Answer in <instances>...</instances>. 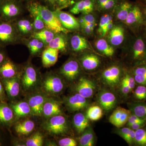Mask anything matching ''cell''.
Here are the masks:
<instances>
[{
    "label": "cell",
    "instance_id": "cell-1",
    "mask_svg": "<svg viewBox=\"0 0 146 146\" xmlns=\"http://www.w3.org/2000/svg\"><path fill=\"white\" fill-rule=\"evenodd\" d=\"M127 69L146 63V37L143 31L131 34L122 48Z\"/></svg>",
    "mask_w": 146,
    "mask_h": 146
},
{
    "label": "cell",
    "instance_id": "cell-2",
    "mask_svg": "<svg viewBox=\"0 0 146 146\" xmlns=\"http://www.w3.org/2000/svg\"><path fill=\"white\" fill-rule=\"evenodd\" d=\"M27 9L31 13H36L40 16L44 22L46 28L55 33H64L66 34L70 33L63 27L54 11L47 6L35 2H29Z\"/></svg>",
    "mask_w": 146,
    "mask_h": 146
},
{
    "label": "cell",
    "instance_id": "cell-3",
    "mask_svg": "<svg viewBox=\"0 0 146 146\" xmlns=\"http://www.w3.org/2000/svg\"><path fill=\"white\" fill-rule=\"evenodd\" d=\"M123 24L131 34L134 35L139 34L146 26L141 7L137 0L133 2L127 18Z\"/></svg>",
    "mask_w": 146,
    "mask_h": 146
},
{
    "label": "cell",
    "instance_id": "cell-4",
    "mask_svg": "<svg viewBox=\"0 0 146 146\" xmlns=\"http://www.w3.org/2000/svg\"><path fill=\"white\" fill-rule=\"evenodd\" d=\"M123 23L115 22L106 38L115 49H122L131 35Z\"/></svg>",
    "mask_w": 146,
    "mask_h": 146
},
{
    "label": "cell",
    "instance_id": "cell-5",
    "mask_svg": "<svg viewBox=\"0 0 146 146\" xmlns=\"http://www.w3.org/2000/svg\"><path fill=\"white\" fill-rule=\"evenodd\" d=\"M125 69L119 63H113L104 69L101 78L106 84L115 88L120 84Z\"/></svg>",
    "mask_w": 146,
    "mask_h": 146
},
{
    "label": "cell",
    "instance_id": "cell-6",
    "mask_svg": "<svg viewBox=\"0 0 146 146\" xmlns=\"http://www.w3.org/2000/svg\"><path fill=\"white\" fill-rule=\"evenodd\" d=\"M68 47L75 52L81 54L86 52H93L97 53L86 37L77 32H75L68 37Z\"/></svg>",
    "mask_w": 146,
    "mask_h": 146
},
{
    "label": "cell",
    "instance_id": "cell-7",
    "mask_svg": "<svg viewBox=\"0 0 146 146\" xmlns=\"http://www.w3.org/2000/svg\"><path fill=\"white\" fill-rule=\"evenodd\" d=\"M18 33L16 26L11 21L0 22V46L16 43L18 39Z\"/></svg>",
    "mask_w": 146,
    "mask_h": 146
},
{
    "label": "cell",
    "instance_id": "cell-8",
    "mask_svg": "<svg viewBox=\"0 0 146 146\" xmlns=\"http://www.w3.org/2000/svg\"><path fill=\"white\" fill-rule=\"evenodd\" d=\"M101 55L93 52L81 53L78 59L82 68L87 72H94L101 67L102 61Z\"/></svg>",
    "mask_w": 146,
    "mask_h": 146
},
{
    "label": "cell",
    "instance_id": "cell-9",
    "mask_svg": "<svg viewBox=\"0 0 146 146\" xmlns=\"http://www.w3.org/2000/svg\"><path fill=\"white\" fill-rule=\"evenodd\" d=\"M22 11L20 3L16 0H9L0 3V16L3 21H10Z\"/></svg>",
    "mask_w": 146,
    "mask_h": 146
},
{
    "label": "cell",
    "instance_id": "cell-10",
    "mask_svg": "<svg viewBox=\"0 0 146 146\" xmlns=\"http://www.w3.org/2000/svg\"><path fill=\"white\" fill-rule=\"evenodd\" d=\"M82 67L78 60L72 58L63 65L60 73L69 81H74L80 75Z\"/></svg>",
    "mask_w": 146,
    "mask_h": 146
},
{
    "label": "cell",
    "instance_id": "cell-11",
    "mask_svg": "<svg viewBox=\"0 0 146 146\" xmlns=\"http://www.w3.org/2000/svg\"><path fill=\"white\" fill-rule=\"evenodd\" d=\"M54 12L63 27L71 32L80 30V25L78 18L71 13L56 9Z\"/></svg>",
    "mask_w": 146,
    "mask_h": 146
},
{
    "label": "cell",
    "instance_id": "cell-12",
    "mask_svg": "<svg viewBox=\"0 0 146 146\" xmlns=\"http://www.w3.org/2000/svg\"><path fill=\"white\" fill-rule=\"evenodd\" d=\"M96 30L97 37H106L115 24L112 12L101 13Z\"/></svg>",
    "mask_w": 146,
    "mask_h": 146
},
{
    "label": "cell",
    "instance_id": "cell-13",
    "mask_svg": "<svg viewBox=\"0 0 146 146\" xmlns=\"http://www.w3.org/2000/svg\"><path fill=\"white\" fill-rule=\"evenodd\" d=\"M46 129L53 134L58 135L65 133L68 129L66 119L59 115L53 116L46 124Z\"/></svg>",
    "mask_w": 146,
    "mask_h": 146
},
{
    "label": "cell",
    "instance_id": "cell-14",
    "mask_svg": "<svg viewBox=\"0 0 146 146\" xmlns=\"http://www.w3.org/2000/svg\"><path fill=\"white\" fill-rule=\"evenodd\" d=\"M75 90L78 94L86 98H89L93 96L96 92V84L91 79L82 77L76 84Z\"/></svg>",
    "mask_w": 146,
    "mask_h": 146
},
{
    "label": "cell",
    "instance_id": "cell-15",
    "mask_svg": "<svg viewBox=\"0 0 146 146\" xmlns=\"http://www.w3.org/2000/svg\"><path fill=\"white\" fill-rule=\"evenodd\" d=\"M70 7V12L73 14H87L96 11V0H76Z\"/></svg>",
    "mask_w": 146,
    "mask_h": 146
},
{
    "label": "cell",
    "instance_id": "cell-16",
    "mask_svg": "<svg viewBox=\"0 0 146 146\" xmlns=\"http://www.w3.org/2000/svg\"><path fill=\"white\" fill-rule=\"evenodd\" d=\"M97 100L102 109L106 111L112 110L117 103L116 95L111 91L105 89L100 91Z\"/></svg>",
    "mask_w": 146,
    "mask_h": 146
},
{
    "label": "cell",
    "instance_id": "cell-17",
    "mask_svg": "<svg viewBox=\"0 0 146 146\" xmlns=\"http://www.w3.org/2000/svg\"><path fill=\"white\" fill-rule=\"evenodd\" d=\"M91 44L96 52L102 56L111 58L115 54L116 49L110 44L106 37H97Z\"/></svg>",
    "mask_w": 146,
    "mask_h": 146
},
{
    "label": "cell",
    "instance_id": "cell-18",
    "mask_svg": "<svg viewBox=\"0 0 146 146\" xmlns=\"http://www.w3.org/2000/svg\"><path fill=\"white\" fill-rule=\"evenodd\" d=\"M133 2L130 0H121L113 10V18L115 22L123 23L127 18Z\"/></svg>",
    "mask_w": 146,
    "mask_h": 146
},
{
    "label": "cell",
    "instance_id": "cell-19",
    "mask_svg": "<svg viewBox=\"0 0 146 146\" xmlns=\"http://www.w3.org/2000/svg\"><path fill=\"white\" fill-rule=\"evenodd\" d=\"M131 114V112L129 110L118 107L110 117L109 122L118 128L122 127L126 124Z\"/></svg>",
    "mask_w": 146,
    "mask_h": 146
},
{
    "label": "cell",
    "instance_id": "cell-20",
    "mask_svg": "<svg viewBox=\"0 0 146 146\" xmlns=\"http://www.w3.org/2000/svg\"><path fill=\"white\" fill-rule=\"evenodd\" d=\"M43 87L47 92L57 94L63 90L64 85L62 80L56 76H50L45 80Z\"/></svg>",
    "mask_w": 146,
    "mask_h": 146
},
{
    "label": "cell",
    "instance_id": "cell-21",
    "mask_svg": "<svg viewBox=\"0 0 146 146\" xmlns=\"http://www.w3.org/2000/svg\"><path fill=\"white\" fill-rule=\"evenodd\" d=\"M87 99L77 93L69 97L67 99V106L73 111H79L84 109L88 106L89 102Z\"/></svg>",
    "mask_w": 146,
    "mask_h": 146
},
{
    "label": "cell",
    "instance_id": "cell-22",
    "mask_svg": "<svg viewBox=\"0 0 146 146\" xmlns=\"http://www.w3.org/2000/svg\"><path fill=\"white\" fill-rule=\"evenodd\" d=\"M68 34L64 33H56L53 39L47 46L50 48L56 49L59 51L66 52L69 47Z\"/></svg>",
    "mask_w": 146,
    "mask_h": 146
},
{
    "label": "cell",
    "instance_id": "cell-23",
    "mask_svg": "<svg viewBox=\"0 0 146 146\" xmlns=\"http://www.w3.org/2000/svg\"><path fill=\"white\" fill-rule=\"evenodd\" d=\"M17 73L16 65L9 59H7L0 65V77L3 79L15 77Z\"/></svg>",
    "mask_w": 146,
    "mask_h": 146
},
{
    "label": "cell",
    "instance_id": "cell-24",
    "mask_svg": "<svg viewBox=\"0 0 146 146\" xmlns=\"http://www.w3.org/2000/svg\"><path fill=\"white\" fill-rule=\"evenodd\" d=\"M59 51L56 49L47 47L42 54V62L44 67H50L57 62Z\"/></svg>",
    "mask_w": 146,
    "mask_h": 146
},
{
    "label": "cell",
    "instance_id": "cell-25",
    "mask_svg": "<svg viewBox=\"0 0 146 146\" xmlns=\"http://www.w3.org/2000/svg\"><path fill=\"white\" fill-rule=\"evenodd\" d=\"M127 69L133 76L136 84L146 86V63Z\"/></svg>",
    "mask_w": 146,
    "mask_h": 146
},
{
    "label": "cell",
    "instance_id": "cell-26",
    "mask_svg": "<svg viewBox=\"0 0 146 146\" xmlns=\"http://www.w3.org/2000/svg\"><path fill=\"white\" fill-rule=\"evenodd\" d=\"M46 98L41 95H36L31 97L29 101L31 112L35 116H40L42 113Z\"/></svg>",
    "mask_w": 146,
    "mask_h": 146
},
{
    "label": "cell",
    "instance_id": "cell-27",
    "mask_svg": "<svg viewBox=\"0 0 146 146\" xmlns=\"http://www.w3.org/2000/svg\"><path fill=\"white\" fill-rule=\"evenodd\" d=\"M127 106L132 114L146 119V101L131 100L127 103Z\"/></svg>",
    "mask_w": 146,
    "mask_h": 146
},
{
    "label": "cell",
    "instance_id": "cell-28",
    "mask_svg": "<svg viewBox=\"0 0 146 146\" xmlns=\"http://www.w3.org/2000/svg\"><path fill=\"white\" fill-rule=\"evenodd\" d=\"M4 86L8 96L13 98L17 97L20 93V84L15 77L13 78L4 79Z\"/></svg>",
    "mask_w": 146,
    "mask_h": 146
},
{
    "label": "cell",
    "instance_id": "cell-29",
    "mask_svg": "<svg viewBox=\"0 0 146 146\" xmlns=\"http://www.w3.org/2000/svg\"><path fill=\"white\" fill-rule=\"evenodd\" d=\"M121 0H96V11L103 13L113 12Z\"/></svg>",
    "mask_w": 146,
    "mask_h": 146
},
{
    "label": "cell",
    "instance_id": "cell-30",
    "mask_svg": "<svg viewBox=\"0 0 146 146\" xmlns=\"http://www.w3.org/2000/svg\"><path fill=\"white\" fill-rule=\"evenodd\" d=\"M37 80L36 70L33 67L28 66L25 70L22 82L24 87L29 89L35 84Z\"/></svg>",
    "mask_w": 146,
    "mask_h": 146
},
{
    "label": "cell",
    "instance_id": "cell-31",
    "mask_svg": "<svg viewBox=\"0 0 146 146\" xmlns=\"http://www.w3.org/2000/svg\"><path fill=\"white\" fill-rule=\"evenodd\" d=\"M61 113L60 105L57 102L53 101L45 102L42 113L46 117H52L60 115Z\"/></svg>",
    "mask_w": 146,
    "mask_h": 146
},
{
    "label": "cell",
    "instance_id": "cell-32",
    "mask_svg": "<svg viewBox=\"0 0 146 146\" xmlns=\"http://www.w3.org/2000/svg\"><path fill=\"white\" fill-rule=\"evenodd\" d=\"M73 123L79 133L84 132L89 126V119L82 113H77L74 116Z\"/></svg>",
    "mask_w": 146,
    "mask_h": 146
},
{
    "label": "cell",
    "instance_id": "cell-33",
    "mask_svg": "<svg viewBox=\"0 0 146 146\" xmlns=\"http://www.w3.org/2000/svg\"><path fill=\"white\" fill-rule=\"evenodd\" d=\"M13 110L5 104L0 102V123H9L13 120Z\"/></svg>",
    "mask_w": 146,
    "mask_h": 146
},
{
    "label": "cell",
    "instance_id": "cell-34",
    "mask_svg": "<svg viewBox=\"0 0 146 146\" xmlns=\"http://www.w3.org/2000/svg\"><path fill=\"white\" fill-rule=\"evenodd\" d=\"M55 34L52 31L46 28L40 31L33 33L32 37L38 39L44 42L45 45H48L53 39Z\"/></svg>",
    "mask_w": 146,
    "mask_h": 146
},
{
    "label": "cell",
    "instance_id": "cell-35",
    "mask_svg": "<svg viewBox=\"0 0 146 146\" xmlns=\"http://www.w3.org/2000/svg\"><path fill=\"white\" fill-rule=\"evenodd\" d=\"M34 127V122L31 120H28L16 124L14 128L18 134L25 135L32 132Z\"/></svg>",
    "mask_w": 146,
    "mask_h": 146
},
{
    "label": "cell",
    "instance_id": "cell-36",
    "mask_svg": "<svg viewBox=\"0 0 146 146\" xmlns=\"http://www.w3.org/2000/svg\"><path fill=\"white\" fill-rule=\"evenodd\" d=\"M11 107L15 115L18 117L27 116L31 112L29 105L26 102H20L12 105Z\"/></svg>",
    "mask_w": 146,
    "mask_h": 146
},
{
    "label": "cell",
    "instance_id": "cell-37",
    "mask_svg": "<svg viewBox=\"0 0 146 146\" xmlns=\"http://www.w3.org/2000/svg\"><path fill=\"white\" fill-rule=\"evenodd\" d=\"M15 26L18 33L24 35L30 34L33 31V23L27 19L19 20Z\"/></svg>",
    "mask_w": 146,
    "mask_h": 146
},
{
    "label": "cell",
    "instance_id": "cell-38",
    "mask_svg": "<svg viewBox=\"0 0 146 146\" xmlns=\"http://www.w3.org/2000/svg\"><path fill=\"white\" fill-rule=\"evenodd\" d=\"M95 135L91 128L84 131L83 134L80 138L79 143L82 146H93L95 143Z\"/></svg>",
    "mask_w": 146,
    "mask_h": 146
},
{
    "label": "cell",
    "instance_id": "cell-39",
    "mask_svg": "<svg viewBox=\"0 0 146 146\" xmlns=\"http://www.w3.org/2000/svg\"><path fill=\"white\" fill-rule=\"evenodd\" d=\"M86 115L89 120L92 121H98L102 117V109L99 106H92L87 109Z\"/></svg>",
    "mask_w": 146,
    "mask_h": 146
},
{
    "label": "cell",
    "instance_id": "cell-40",
    "mask_svg": "<svg viewBox=\"0 0 146 146\" xmlns=\"http://www.w3.org/2000/svg\"><path fill=\"white\" fill-rule=\"evenodd\" d=\"M132 94L131 100L146 101V86L137 84Z\"/></svg>",
    "mask_w": 146,
    "mask_h": 146
},
{
    "label": "cell",
    "instance_id": "cell-41",
    "mask_svg": "<svg viewBox=\"0 0 146 146\" xmlns=\"http://www.w3.org/2000/svg\"><path fill=\"white\" fill-rule=\"evenodd\" d=\"M135 145L146 146V125L135 131Z\"/></svg>",
    "mask_w": 146,
    "mask_h": 146
},
{
    "label": "cell",
    "instance_id": "cell-42",
    "mask_svg": "<svg viewBox=\"0 0 146 146\" xmlns=\"http://www.w3.org/2000/svg\"><path fill=\"white\" fill-rule=\"evenodd\" d=\"M43 137L41 133L36 132L27 141V146H41L43 145Z\"/></svg>",
    "mask_w": 146,
    "mask_h": 146
},
{
    "label": "cell",
    "instance_id": "cell-43",
    "mask_svg": "<svg viewBox=\"0 0 146 146\" xmlns=\"http://www.w3.org/2000/svg\"><path fill=\"white\" fill-rule=\"evenodd\" d=\"M31 14L34 18V21L33 22V33L39 31L46 28L44 22L39 15L36 13H31Z\"/></svg>",
    "mask_w": 146,
    "mask_h": 146
},
{
    "label": "cell",
    "instance_id": "cell-44",
    "mask_svg": "<svg viewBox=\"0 0 146 146\" xmlns=\"http://www.w3.org/2000/svg\"><path fill=\"white\" fill-rule=\"evenodd\" d=\"M55 3L56 9L62 10L64 9L71 7L74 3V0H55Z\"/></svg>",
    "mask_w": 146,
    "mask_h": 146
},
{
    "label": "cell",
    "instance_id": "cell-45",
    "mask_svg": "<svg viewBox=\"0 0 146 146\" xmlns=\"http://www.w3.org/2000/svg\"><path fill=\"white\" fill-rule=\"evenodd\" d=\"M131 129L130 128L128 127L118 128V129L116 131L117 134L119 135L122 138H123L124 140L127 142L131 131Z\"/></svg>",
    "mask_w": 146,
    "mask_h": 146
},
{
    "label": "cell",
    "instance_id": "cell-46",
    "mask_svg": "<svg viewBox=\"0 0 146 146\" xmlns=\"http://www.w3.org/2000/svg\"><path fill=\"white\" fill-rule=\"evenodd\" d=\"M80 30L81 31L82 34L86 37L93 36L95 34V30L91 28L87 24L80 27Z\"/></svg>",
    "mask_w": 146,
    "mask_h": 146
},
{
    "label": "cell",
    "instance_id": "cell-47",
    "mask_svg": "<svg viewBox=\"0 0 146 146\" xmlns=\"http://www.w3.org/2000/svg\"><path fill=\"white\" fill-rule=\"evenodd\" d=\"M59 145L60 146H76V142L72 138H66L61 139L59 141Z\"/></svg>",
    "mask_w": 146,
    "mask_h": 146
},
{
    "label": "cell",
    "instance_id": "cell-48",
    "mask_svg": "<svg viewBox=\"0 0 146 146\" xmlns=\"http://www.w3.org/2000/svg\"><path fill=\"white\" fill-rule=\"evenodd\" d=\"M145 120H146V119H141V118L138 117L136 115L131 113V114L130 116L129 117L128 119L127 123V126L129 127L133 124L141 122L144 121Z\"/></svg>",
    "mask_w": 146,
    "mask_h": 146
},
{
    "label": "cell",
    "instance_id": "cell-49",
    "mask_svg": "<svg viewBox=\"0 0 146 146\" xmlns=\"http://www.w3.org/2000/svg\"><path fill=\"white\" fill-rule=\"evenodd\" d=\"M121 84V91L122 94L124 95L125 96H127L128 95H129L130 93H132V91L131 90L130 88L127 86L126 84L123 80H121L120 82Z\"/></svg>",
    "mask_w": 146,
    "mask_h": 146
},
{
    "label": "cell",
    "instance_id": "cell-50",
    "mask_svg": "<svg viewBox=\"0 0 146 146\" xmlns=\"http://www.w3.org/2000/svg\"><path fill=\"white\" fill-rule=\"evenodd\" d=\"M39 41L40 40L38 39L32 37V39L28 42L27 46L30 52L32 51L36 47L39 43Z\"/></svg>",
    "mask_w": 146,
    "mask_h": 146
},
{
    "label": "cell",
    "instance_id": "cell-51",
    "mask_svg": "<svg viewBox=\"0 0 146 146\" xmlns=\"http://www.w3.org/2000/svg\"><path fill=\"white\" fill-rule=\"evenodd\" d=\"M140 4V7L143 16L145 20V23L146 27V0H137Z\"/></svg>",
    "mask_w": 146,
    "mask_h": 146
},
{
    "label": "cell",
    "instance_id": "cell-52",
    "mask_svg": "<svg viewBox=\"0 0 146 146\" xmlns=\"http://www.w3.org/2000/svg\"><path fill=\"white\" fill-rule=\"evenodd\" d=\"M146 125V120L144 121L141 122L135 123L131 125L129 127L131 129L134 131L137 130L143 127L144 126Z\"/></svg>",
    "mask_w": 146,
    "mask_h": 146
},
{
    "label": "cell",
    "instance_id": "cell-53",
    "mask_svg": "<svg viewBox=\"0 0 146 146\" xmlns=\"http://www.w3.org/2000/svg\"><path fill=\"white\" fill-rule=\"evenodd\" d=\"M45 45L44 42L40 40L36 47L31 52L32 54H36L37 53L39 52L42 50V49L44 48Z\"/></svg>",
    "mask_w": 146,
    "mask_h": 146
},
{
    "label": "cell",
    "instance_id": "cell-54",
    "mask_svg": "<svg viewBox=\"0 0 146 146\" xmlns=\"http://www.w3.org/2000/svg\"><path fill=\"white\" fill-rule=\"evenodd\" d=\"M45 3L50 7H51L54 10L56 9V4L55 0H42Z\"/></svg>",
    "mask_w": 146,
    "mask_h": 146
},
{
    "label": "cell",
    "instance_id": "cell-55",
    "mask_svg": "<svg viewBox=\"0 0 146 146\" xmlns=\"http://www.w3.org/2000/svg\"><path fill=\"white\" fill-rule=\"evenodd\" d=\"M5 97L4 90L2 84L0 81V100H3Z\"/></svg>",
    "mask_w": 146,
    "mask_h": 146
},
{
    "label": "cell",
    "instance_id": "cell-56",
    "mask_svg": "<svg viewBox=\"0 0 146 146\" xmlns=\"http://www.w3.org/2000/svg\"><path fill=\"white\" fill-rule=\"evenodd\" d=\"M5 55L4 53L0 50V65L5 60Z\"/></svg>",
    "mask_w": 146,
    "mask_h": 146
},
{
    "label": "cell",
    "instance_id": "cell-57",
    "mask_svg": "<svg viewBox=\"0 0 146 146\" xmlns=\"http://www.w3.org/2000/svg\"><path fill=\"white\" fill-rule=\"evenodd\" d=\"M142 31H143V33L144 35H145V36L146 37V27H145L143 29Z\"/></svg>",
    "mask_w": 146,
    "mask_h": 146
},
{
    "label": "cell",
    "instance_id": "cell-58",
    "mask_svg": "<svg viewBox=\"0 0 146 146\" xmlns=\"http://www.w3.org/2000/svg\"><path fill=\"white\" fill-rule=\"evenodd\" d=\"M9 1V0H0V3L4 2L6 1Z\"/></svg>",
    "mask_w": 146,
    "mask_h": 146
},
{
    "label": "cell",
    "instance_id": "cell-59",
    "mask_svg": "<svg viewBox=\"0 0 146 146\" xmlns=\"http://www.w3.org/2000/svg\"><path fill=\"white\" fill-rule=\"evenodd\" d=\"M26 1H27L30 2L31 1H32V0H25Z\"/></svg>",
    "mask_w": 146,
    "mask_h": 146
},
{
    "label": "cell",
    "instance_id": "cell-60",
    "mask_svg": "<svg viewBox=\"0 0 146 146\" xmlns=\"http://www.w3.org/2000/svg\"><path fill=\"white\" fill-rule=\"evenodd\" d=\"M74 1H76V0H74Z\"/></svg>",
    "mask_w": 146,
    "mask_h": 146
}]
</instances>
